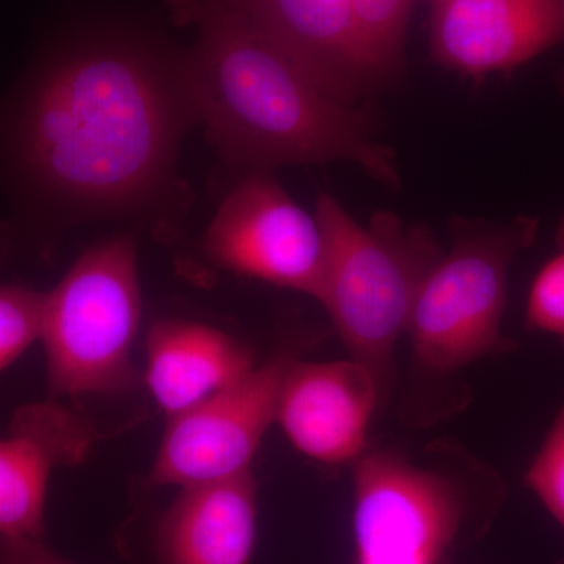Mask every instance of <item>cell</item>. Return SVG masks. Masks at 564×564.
<instances>
[{
  "label": "cell",
  "mask_w": 564,
  "mask_h": 564,
  "mask_svg": "<svg viewBox=\"0 0 564 564\" xmlns=\"http://www.w3.org/2000/svg\"><path fill=\"white\" fill-rule=\"evenodd\" d=\"M432 55L481 79L510 73L564 40V0H433Z\"/></svg>",
  "instance_id": "10"
},
{
  "label": "cell",
  "mask_w": 564,
  "mask_h": 564,
  "mask_svg": "<svg viewBox=\"0 0 564 564\" xmlns=\"http://www.w3.org/2000/svg\"><path fill=\"white\" fill-rule=\"evenodd\" d=\"M344 102L356 106L369 82L350 0H240Z\"/></svg>",
  "instance_id": "14"
},
{
  "label": "cell",
  "mask_w": 564,
  "mask_h": 564,
  "mask_svg": "<svg viewBox=\"0 0 564 564\" xmlns=\"http://www.w3.org/2000/svg\"><path fill=\"white\" fill-rule=\"evenodd\" d=\"M562 88H563V91H564V70H563V74H562Z\"/></svg>",
  "instance_id": "20"
},
{
  "label": "cell",
  "mask_w": 564,
  "mask_h": 564,
  "mask_svg": "<svg viewBox=\"0 0 564 564\" xmlns=\"http://www.w3.org/2000/svg\"><path fill=\"white\" fill-rule=\"evenodd\" d=\"M315 218L326 248L318 302L383 397L397 340L408 329L422 282L443 256L440 243L429 226L404 225L392 212L359 225L329 192L318 195Z\"/></svg>",
  "instance_id": "3"
},
{
  "label": "cell",
  "mask_w": 564,
  "mask_h": 564,
  "mask_svg": "<svg viewBox=\"0 0 564 564\" xmlns=\"http://www.w3.org/2000/svg\"><path fill=\"white\" fill-rule=\"evenodd\" d=\"M176 93L143 52L101 44L54 63L28 96L17 154L33 182L80 206H126L166 172Z\"/></svg>",
  "instance_id": "2"
},
{
  "label": "cell",
  "mask_w": 564,
  "mask_h": 564,
  "mask_svg": "<svg viewBox=\"0 0 564 564\" xmlns=\"http://www.w3.org/2000/svg\"><path fill=\"white\" fill-rule=\"evenodd\" d=\"M91 443L90 426L62 404L33 403L17 411L0 437V536H43L52 473L84 462Z\"/></svg>",
  "instance_id": "11"
},
{
  "label": "cell",
  "mask_w": 564,
  "mask_h": 564,
  "mask_svg": "<svg viewBox=\"0 0 564 564\" xmlns=\"http://www.w3.org/2000/svg\"><path fill=\"white\" fill-rule=\"evenodd\" d=\"M556 245L558 251L533 281L527 303V325L564 343V217L556 232Z\"/></svg>",
  "instance_id": "18"
},
{
  "label": "cell",
  "mask_w": 564,
  "mask_h": 564,
  "mask_svg": "<svg viewBox=\"0 0 564 564\" xmlns=\"http://www.w3.org/2000/svg\"><path fill=\"white\" fill-rule=\"evenodd\" d=\"M198 28L182 88L226 158L259 172L285 163L350 162L388 188L393 154L366 115L334 96L240 0H173Z\"/></svg>",
  "instance_id": "1"
},
{
  "label": "cell",
  "mask_w": 564,
  "mask_h": 564,
  "mask_svg": "<svg viewBox=\"0 0 564 564\" xmlns=\"http://www.w3.org/2000/svg\"><path fill=\"white\" fill-rule=\"evenodd\" d=\"M46 295L21 285H0V373L41 339Z\"/></svg>",
  "instance_id": "16"
},
{
  "label": "cell",
  "mask_w": 564,
  "mask_h": 564,
  "mask_svg": "<svg viewBox=\"0 0 564 564\" xmlns=\"http://www.w3.org/2000/svg\"><path fill=\"white\" fill-rule=\"evenodd\" d=\"M355 564H452L477 502L502 499L499 475L448 444L421 462L395 451L352 463Z\"/></svg>",
  "instance_id": "4"
},
{
  "label": "cell",
  "mask_w": 564,
  "mask_h": 564,
  "mask_svg": "<svg viewBox=\"0 0 564 564\" xmlns=\"http://www.w3.org/2000/svg\"><path fill=\"white\" fill-rule=\"evenodd\" d=\"M458 229L452 251L422 282L408 323L415 362L426 372H456L514 348L502 334L508 274L516 256L532 247L538 221L518 217Z\"/></svg>",
  "instance_id": "6"
},
{
  "label": "cell",
  "mask_w": 564,
  "mask_h": 564,
  "mask_svg": "<svg viewBox=\"0 0 564 564\" xmlns=\"http://www.w3.org/2000/svg\"><path fill=\"white\" fill-rule=\"evenodd\" d=\"M291 356H274L236 383L172 415L150 474L152 486H193L251 470L276 422L278 395Z\"/></svg>",
  "instance_id": "8"
},
{
  "label": "cell",
  "mask_w": 564,
  "mask_h": 564,
  "mask_svg": "<svg viewBox=\"0 0 564 564\" xmlns=\"http://www.w3.org/2000/svg\"><path fill=\"white\" fill-rule=\"evenodd\" d=\"M525 481L564 530V404L530 464ZM558 564H564V556Z\"/></svg>",
  "instance_id": "17"
},
{
  "label": "cell",
  "mask_w": 564,
  "mask_h": 564,
  "mask_svg": "<svg viewBox=\"0 0 564 564\" xmlns=\"http://www.w3.org/2000/svg\"><path fill=\"white\" fill-rule=\"evenodd\" d=\"M356 35L375 79L402 61L411 0H350Z\"/></svg>",
  "instance_id": "15"
},
{
  "label": "cell",
  "mask_w": 564,
  "mask_h": 564,
  "mask_svg": "<svg viewBox=\"0 0 564 564\" xmlns=\"http://www.w3.org/2000/svg\"><path fill=\"white\" fill-rule=\"evenodd\" d=\"M206 251L223 269L321 300V226L267 172L256 170L229 192L207 229Z\"/></svg>",
  "instance_id": "7"
},
{
  "label": "cell",
  "mask_w": 564,
  "mask_h": 564,
  "mask_svg": "<svg viewBox=\"0 0 564 564\" xmlns=\"http://www.w3.org/2000/svg\"><path fill=\"white\" fill-rule=\"evenodd\" d=\"M140 315L131 240H110L82 254L46 295L40 340L52 397L132 389L139 380L131 355Z\"/></svg>",
  "instance_id": "5"
},
{
  "label": "cell",
  "mask_w": 564,
  "mask_h": 564,
  "mask_svg": "<svg viewBox=\"0 0 564 564\" xmlns=\"http://www.w3.org/2000/svg\"><path fill=\"white\" fill-rule=\"evenodd\" d=\"M0 564H74L55 554L41 538L0 536Z\"/></svg>",
  "instance_id": "19"
},
{
  "label": "cell",
  "mask_w": 564,
  "mask_h": 564,
  "mask_svg": "<svg viewBox=\"0 0 564 564\" xmlns=\"http://www.w3.org/2000/svg\"><path fill=\"white\" fill-rule=\"evenodd\" d=\"M239 340L204 323L159 321L148 333L147 380L169 417L223 391L254 369Z\"/></svg>",
  "instance_id": "13"
},
{
  "label": "cell",
  "mask_w": 564,
  "mask_h": 564,
  "mask_svg": "<svg viewBox=\"0 0 564 564\" xmlns=\"http://www.w3.org/2000/svg\"><path fill=\"white\" fill-rule=\"evenodd\" d=\"M380 386L355 359L299 362L282 380L276 422L296 451L314 462L352 464L367 451V432Z\"/></svg>",
  "instance_id": "9"
},
{
  "label": "cell",
  "mask_w": 564,
  "mask_h": 564,
  "mask_svg": "<svg viewBox=\"0 0 564 564\" xmlns=\"http://www.w3.org/2000/svg\"><path fill=\"white\" fill-rule=\"evenodd\" d=\"M251 470L181 488L155 533L161 564H250L258 522Z\"/></svg>",
  "instance_id": "12"
}]
</instances>
